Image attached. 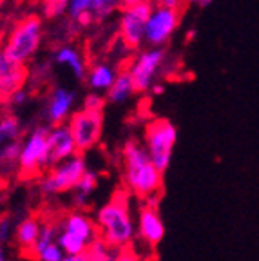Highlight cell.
<instances>
[{
	"mask_svg": "<svg viewBox=\"0 0 259 261\" xmlns=\"http://www.w3.org/2000/svg\"><path fill=\"white\" fill-rule=\"evenodd\" d=\"M96 187H98V176L94 174V172L87 171L80 178V181L73 187V191H71L73 192V201L78 205V207L85 205L91 200V196L94 194Z\"/></svg>",
	"mask_w": 259,
	"mask_h": 261,
	"instance_id": "cell-21",
	"label": "cell"
},
{
	"mask_svg": "<svg viewBox=\"0 0 259 261\" xmlns=\"http://www.w3.org/2000/svg\"><path fill=\"white\" fill-rule=\"evenodd\" d=\"M74 103H76V93L67 87L57 86L49 93L47 102H45V120L51 127L67 123L71 114L74 113Z\"/></svg>",
	"mask_w": 259,
	"mask_h": 261,
	"instance_id": "cell-11",
	"label": "cell"
},
{
	"mask_svg": "<svg viewBox=\"0 0 259 261\" xmlns=\"http://www.w3.org/2000/svg\"><path fill=\"white\" fill-rule=\"evenodd\" d=\"M122 163L127 191H131L142 200H147L149 203H154V200L162 192L163 174L154 167L145 147L134 140H129L123 145Z\"/></svg>",
	"mask_w": 259,
	"mask_h": 261,
	"instance_id": "cell-1",
	"label": "cell"
},
{
	"mask_svg": "<svg viewBox=\"0 0 259 261\" xmlns=\"http://www.w3.org/2000/svg\"><path fill=\"white\" fill-rule=\"evenodd\" d=\"M214 0H185V4H192V6H199V8H203V6H209L212 4Z\"/></svg>",
	"mask_w": 259,
	"mask_h": 261,
	"instance_id": "cell-34",
	"label": "cell"
},
{
	"mask_svg": "<svg viewBox=\"0 0 259 261\" xmlns=\"http://www.w3.org/2000/svg\"><path fill=\"white\" fill-rule=\"evenodd\" d=\"M67 127L76 143L78 152L91 151L101 138L103 130V111H89V109H78L71 114L67 120Z\"/></svg>",
	"mask_w": 259,
	"mask_h": 261,
	"instance_id": "cell-8",
	"label": "cell"
},
{
	"mask_svg": "<svg viewBox=\"0 0 259 261\" xmlns=\"http://www.w3.org/2000/svg\"><path fill=\"white\" fill-rule=\"evenodd\" d=\"M40 228H42V221L33 216L22 220L20 223L15 227L13 238H15L16 245H18V249L28 254V256H29V252H31L35 241H37L38 234H40Z\"/></svg>",
	"mask_w": 259,
	"mask_h": 261,
	"instance_id": "cell-18",
	"label": "cell"
},
{
	"mask_svg": "<svg viewBox=\"0 0 259 261\" xmlns=\"http://www.w3.org/2000/svg\"><path fill=\"white\" fill-rule=\"evenodd\" d=\"M143 140H145L143 147L149 158L152 160L154 167L163 174L172 160V151L178 142V129L169 120L154 118L152 122L147 123Z\"/></svg>",
	"mask_w": 259,
	"mask_h": 261,
	"instance_id": "cell-4",
	"label": "cell"
},
{
	"mask_svg": "<svg viewBox=\"0 0 259 261\" xmlns=\"http://www.w3.org/2000/svg\"><path fill=\"white\" fill-rule=\"evenodd\" d=\"M136 234L140 236V240L149 243L150 247L158 245L165 238V223H163L162 216H160L158 208L154 203H147L145 207L140 208Z\"/></svg>",
	"mask_w": 259,
	"mask_h": 261,
	"instance_id": "cell-14",
	"label": "cell"
},
{
	"mask_svg": "<svg viewBox=\"0 0 259 261\" xmlns=\"http://www.w3.org/2000/svg\"><path fill=\"white\" fill-rule=\"evenodd\" d=\"M150 93H152V94H162L163 93V86H162V84H154V86L150 87Z\"/></svg>",
	"mask_w": 259,
	"mask_h": 261,
	"instance_id": "cell-36",
	"label": "cell"
},
{
	"mask_svg": "<svg viewBox=\"0 0 259 261\" xmlns=\"http://www.w3.org/2000/svg\"><path fill=\"white\" fill-rule=\"evenodd\" d=\"M28 100H29L28 89H25V87H22V89L15 91V93H13L11 96L6 100V103H8L11 109H18V107L25 106V103H28Z\"/></svg>",
	"mask_w": 259,
	"mask_h": 261,
	"instance_id": "cell-30",
	"label": "cell"
},
{
	"mask_svg": "<svg viewBox=\"0 0 259 261\" xmlns=\"http://www.w3.org/2000/svg\"><path fill=\"white\" fill-rule=\"evenodd\" d=\"M69 0H42V13L45 18L55 20L62 15H67Z\"/></svg>",
	"mask_w": 259,
	"mask_h": 261,
	"instance_id": "cell-25",
	"label": "cell"
},
{
	"mask_svg": "<svg viewBox=\"0 0 259 261\" xmlns=\"http://www.w3.org/2000/svg\"><path fill=\"white\" fill-rule=\"evenodd\" d=\"M179 18L182 11L156 4L145 25V44L149 47H163L178 29Z\"/></svg>",
	"mask_w": 259,
	"mask_h": 261,
	"instance_id": "cell-10",
	"label": "cell"
},
{
	"mask_svg": "<svg viewBox=\"0 0 259 261\" xmlns=\"http://www.w3.org/2000/svg\"><path fill=\"white\" fill-rule=\"evenodd\" d=\"M134 93H136V89H134V84L131 80V74L127 73V69H122L118 71L116 80L107 91V100L111 103H125L129 98H133Z\"/></svg>",
	"mask_w": 259,
	"mask_h": 261,
	"instance_id": "cell-19",
	"label": "cell"
},
{
	"mask_svg": "<svg viewBox=\"0 0 259 261\" xmlns=\"http://www.w3.org/2000/svg\"><path fill=\"white\" fill-rule=\"evenodd\" d=\"M51 64L67 67L73 73V76L78 78V80H85V74H87V69H89L84 53L73 44L58 45L53 51V55H51Z\"/></svg>",
	"mask_w": 259,
	"mask_h": 261,
	"instance_id": "cell-15",
	"label": "cell"
},
{
	"mask_svg": "<svg viewBox=\"0 0 259 261\" xmlns=\"http://www.w3.org/2000/svg\"><path fill=\"white\" fill-rule=\"evenodd\" d=\"M47 149H49V163L51 167L60 162L73 158V156L80 154L76 149L74 138L69 130L67 123L62 125H55L47 129Z\"/></svg>",
	"mask_w": 259,
	"mask_h": 261,
	"instance_id": "cell-13",
	"label": "cell"
},
{
	"mask_svg": "<svg viewBox=\"0 0 259 261\" xmlns=\"http://www.w3.org/2000/svg\"><path fill=\"white\" fill-rule=\"evenodd\" d=\"M194 35H196V31H189V33H187V40H191V38H194Z\"/></svg>",
	"mask_w": 259,
	"mask_h": 261,
	"instance_id": "cell-39",
	"label": "cell"
},
{
	"mask_svg": "<svg viewBox=\"0 0 259 261\" xmlns=\"http://www.w3.org/2000/svg\"><path fill=\"white\" fill-rule=\"evenodd\" d=\"M4 2H6V0H0V4H4Z\"/></svg>",
	"mask_w": 259,
	"mask_h": 261,
	"instance_id": "cell-40",
	"label": "cell"
},
{
	"mask_svg": "<svg viewBox=\"0 0 259 261\" xmlns=\"http://www.w3.org/2000/svg\"><path fill=\"white\" fill-rule=\"evenodd\" d=\"M116 256H118V249H114L109 243H106L100 236L84 252L85 261H114Z\"/></svg>",
	"mask_w": 259,
	"mask_h": 261,
	"instance_id": "cell-22",
	"label": "cell"
},
{
	"mask_svg": "<svg viewBox=\"0 0 259 261\" xmlns=\"http://www.w3.org/2000/svg\"><path fill=\"white\" fill-rule=\"evenodd\" d=\"M60 230L69 234V236L78 238V240H82L87 245H91L100 236L96 223L87 214H84V212H71V214H67L64 218V221L60 223Z\"/></svg>",
	"mask_w": 259,
	"mask_h": 261,
	"instance_id": "cell-16",
	"label": "cell"
},
{
	"mask_svg": "<svg viewBox=\"0 0 259 261\" xmlns=\"http://www.w3.org/2000/svg\"><path fill=\"white\" fill-rule=\"evenodd\" d=\"M98 234L114 249H127L136 236V223L133 220L129 198L125 192H114L113 198L96 212Z\"/></svg>",
	"mask_w": 259,
	"mask_h": 261,
	"instance_id": "cell-2",
	"label": "cell"
},
{
	"mask_svg": "<svg viewBox=\"0 0 259 261\" xmlns=\"http://www.w3.org/2000/svg\"><path fill=\"white\" fill-rule=\"evenodd\" d=\"M103 106H106V100H103V96L98 93H89L84 100V109L103 111Z\"/></svg>",
	"mask_w": 259,
	"mask_h": 261,
	"instance_id": "cell-31",
	"label": "cell"
},
{
	"mask_svg": "<svg viewBox=\"0 0 259 261\" xmlns=\"http://www.w3.org/2000/svg\"><path fill=\"white\" fill-rule=\"evenodd\" d=\"M143 2H150V0H122V8H131V6L143 4Z\"/></svg>",
	"mask_w": 259,
	"mask_h": 261,
	"instance_id": "cell-35",
	"label": "cell"
},
{
	"mask_svg": "<svg viewBox=\"0 0 259 261\" xmlns=\"http://www.w3.org/2000/svg\"><path fill=\"white\" fill-rule=\"evenodd\" d=\"M29 76L28 65L15 62L0 47V100L6 102L15 91L25 87Z\"/></svg>",
	"mask_w": 259,
	"mask_h": 261,
	"instance_id": "cell-12",
	"label": "cell"
},
{
	"mask_svg": "<svg viewBox=\"0 0 259 261\" xmlns=\"http://www.w3.org/2000/svg\"><path fill=\"white\" fill-rule=\"evenodd\" d=\"M0 261H8V256H6V250L2 245H0Z\"/></svg>",
	"mask_w": 259,
	"mask_h": 261,
	"instance_id": "cell-38",
	"label": "cell"
},
{
	"mask_svg": "<svg viewBox=\"0 0 259 261\" xmlns=\"http://www.w3.org/2000/svg\"><path fill=\"white\" fill-rule=\"evenodd\" d=\"M42 42H44L42 18L37 15H29L13 25L2 49L9 58L28 65L40 51Z\"/></svg>",
	"mask_w": 259,
	"mask_h": 261,
	"instance_id": "cell-3",
	"label": "cell"
},
{
	"mask_svg": "<svg viewBox=\"0 0 259 261\" xmlns=\"http://www.w3.org/2000/svg\"><path fill=\"white\" fill-rule=\"evenodd\" d=\"M15 234V227H13V220L9 216H0V245L4 247Z\"/></svg>",
	"mask_w": 259,
	"mask_h": 261,
	"instance_id": "cell-28",
	"label": "cell"
},
{
	"mask_svg": "<svg viewBox=\"0 0 259 261\" xmlns=\"http://www.w3.org/2000/svg\"><path fill=\"white\" fill-rule=\"evenodd\" d=\"M154 9L152 0L120 9L118 35L127 49H138L145 44V25Z\"/></svg>",
	"mask_w": 259,
	"mask_h": 261,
	"instance_id": "cell-9",
	"label": "cell"
},
{
	"mask_svg": "<svg viewBox=\"0 0 259 261\" xmlns=\"http://www.w3.org/2000/svg\"><path fill=\"white\" fill-rule=\"evenodd\" d=\"M57 238H58V225L55 223H42L40 228V234H38L37 241L33 245L31 252H29V257L33 259H37L45 249H47L49 245L57 243Z\"/></svg>",
	"mask_w": 259,
	"mask_h": 261,
	"instance_id": "cell-23",
	"label": "cell"
},
{
	"mask_svg": "<svg viewBox=\"0 0 259 261\" xmlns=\"http://www.w3.org/2000/svg\"><path fill=\"white\" fill-rule=\"evenodd\" d=\"M18 152H20V142H13L0 147V169L15 167L18 162Z\"/></svg>",
	"mask_w": 259,
	"mask_h": 261,
	"instance_id": "cell-26",
	"label": "cell"
},
{
	"mask_svg": "<svg viewBox=\"0 0 259 261\" xmlns=\"http://www.w3.org/2000/svg\"><path fill=\"white\" fill-rule=\"evenodd\" d=\"M118 9H122V0H89V13L94 20L107 18Z\"/></svg>",
	"mask_w": 259,
	"mask_h": 261,
	"instance_id": "cell-24",
	"label": "cell"
},
{
	"mask_svg": "<svg viewBox=\"0 0 259 261\" xmlns=\"http://www.w3.org/2000/svg\"><path fill=\"white\" fill-rule=\"evenodd\" d=\"M165 58L167 53L163 47H145L129 62L127 73L131 74L136 93L150 91L165 65Z\"/></svg>",
	"mask_w": 259,
	"mask_h": 261,
	"instance_id": "cell-6",
	"label": "cell"
},
{
	"mask_svg": "<svg viewBox=\"0 0 259 261\" xmlns=\"http://www.w3.org/2000/svg\"><path fill=\"white\" fill-rule=\"evenodd\" d=\"M64 257H65V254L62 252L58 243H53V245H49L47 249L37 257V261H62Z\"/></svg>",
	"mask_w": 259,
	"mask_h": 261,
	"instance_id": "cell-29",
	"label": "cell"
},
{
	"mask_svg": "<svg viewBox=\"0 0 259 261\" xmlns=\"http://www.w3.org/2000/svg\"><path fill=\"white\" fill-rule=\"evenodd\" d=\"M16 167L25 178H33L40 174L42 171L51 169L45 127H35L31 133L25 135L24 140H20V152H18Z\"/></svg>",
	"mask_w": 259,
	"mask_h": 261,
	"instance_id": "cell-5",
	"label": "cell"
},
{
	"mask_svg": "<svg viewBox=\"0 0 259 261\" xmlns=\"http://www.w3.org/2000/svg\"><path fill=\"white\" fill-rule=\"evenodd\" d=\"M118 76V69L114 65L107 64V62H98V64L91 65L85 74V84L93 93L101 94L103 91H109L111 86L114 84Z\"/></svg>",
	"mask_w": 259,
	"mask_h": 261,
	"instance_id": "cell-17",
	"label": "cell"
},
{
	"mask_svg": "<svg viewBox=\"0 0 259 261\" xmlns=\"http://www.w3.org/2000/svg\"><path fill=\"white\" fill-rule=\"evenodd\" d=\"M84 13H89V0H69L67 16L71 18V22L76 20Z\"/></svg>",
	"mask_w": 259,
	"mask_h": 261,
	"instance_id": "cell-27",
	"label": "cell"
},
{
	"mask_svg": "<svg viewBox=\"0 0 259 261\" xmlns=\"http://www.w3.org/2000/svg\"><path fill=\"white\" fill-rule=\"evenodd\" d=\"M22 122L13 113H4L0 116V147L13 142H20Z\"/></svg>",
	"mask_w": 259,
	"mask_h": 261,
	"instance_id": "cell-20",
	"label": "cell"
},
{
	"mask_svg": "<svg viewBox=\"0 0 259 261\" xmlns=\"http://www.w3.org/2000/svg\"><path fill=\"white\" fill-rule=\"evenodd\" d=\"M114 261H140V257H138V254L134 252V250H131L129 247H127V249L118 250V256Z\"/></svg>",
	"mask_w": 259,
	"mask_h": 261,
	"instance_id": "cell-32",
	"label": "cell"
},
{
	"mask_svg": "<svg viewBox=\"0 0 259 261\" xmlns=\"http://www.w3.org/2000/svg\"><path fill=\"white\" fill-rule=\"evenodd\" d=\"M85 172H87V165H85L84 156L76 154L49 169V172L40 181V191L45 196H57L62 192L73 191V187L80 181Z\"/></svg>",
	"mask_w": 259,
	"mask_h": 261,
	"instance_id": "cell-7",
	"label": "cell"
},
{
	"mask_svg": "<svg viewBox=\"0 0 259 261\" xmlns=\"http://www.w3.org/2000/svg\"><path fill=\"white\" fill-rule=\"evenodd\" d=\"M62 261H85L84 256H65Z\"/></svg>",
	"mask_w": 259,
	"mask_h": 261,
	"instance_id": "cell-37",
	"label": "cell"
},
{
	"mask_svg": "<svg viewBox=\"0 0 259 261\" xmlns=\"http://www.w3.org/2000/svg\"><path fill=\"white\" fill-rule=\"evenodd\" d=\"M158 6H163V8H170V9H178V11H182V8L185 6V0H158Z\"/></svg>",
	"mask_w": 259,
	"mask_h": 261,
	"instance_id": "cell-33",
	"label": "cell"
}]
</instances>
